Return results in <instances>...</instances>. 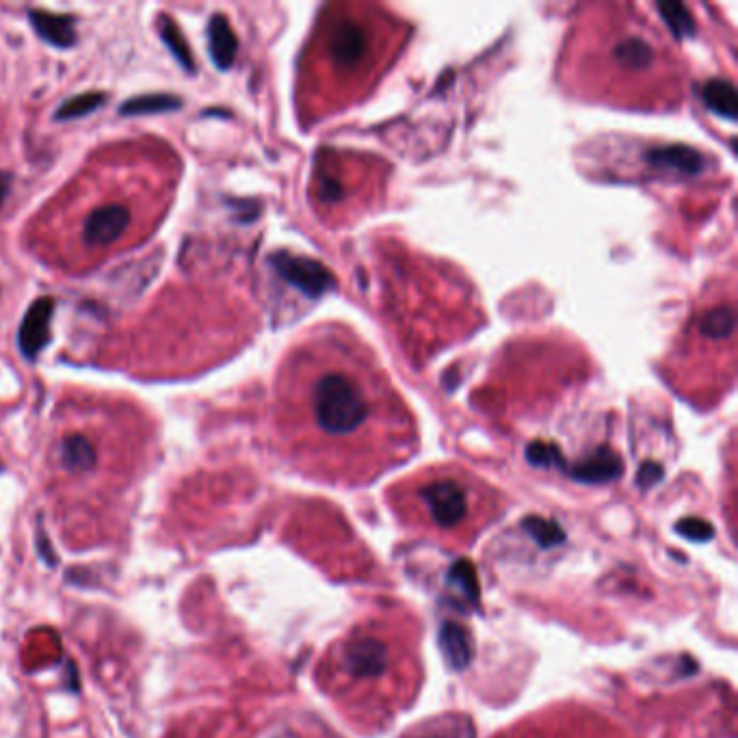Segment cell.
<instances>
[{"mask_svg": "<svg viewBox=\"0 0 738 738\" xmlns=\"http://www.w3.org/2000/svg\"><path fill=\"white\" fill-rule=\"evenodd\" d=\"M291 394L314 453L329 457L332 472L377 470L412 453V412L371 349L345 327H325L303 345Z\"/></svg>", "mask_w": 738, "mask_h": 738, "instance_id": "1", "label": "cell"}, {"mask_svg": "<svg viewBox=\"0 0 738 738\" xmlns=\"http://www.w3.org/2000/svg\"><path fill=\"white\" fill-rule=\"evenodd\" d=\"M568 85L619 107L671 109L684 96V72L663 33L630 7H589L568 39Z\"/></svg>", "mask_w": 738, "mask_h": 738, "instance_id": "2", "label": "cell"}, {"mask_svg": "<svg viewBox=\"0 0 738 738\" xmlns=\"http://www.w3.org/2000/svg\"><path fill=\"white\" fill-rule=\"evenodd\" d=\"M392 18L375 5H336L325 13L312 50L325 109H345L375 87L407 37Z\"/></svg>", "mask_w": 738, "mask_h": 738, "instance_id": "3", "label": "cell"}, {"mask_svg": "<svg viewBox=\"0 0 738 738\" xmlns=\"http://www.w3.org/2000/svg\"><path fill=\"white\" fill-rule=\"evenodd\" d=\"M734 329L736 314L732 297L717 303H708L704 310L697 312L684 332V340L678 345V358L674 364L689 362L702 366L704 358L710 360L713 375L719 384L730 386L734 377Z\"/></svg>", "mask_w": 738, "mask_h": 738, "instance_id": "4", "label": "cell"}, {"mask_svg": "<svg viewBox=\"0 0 738 738\" xmlns=\"http://www.w3.org/2000/svg\"><path fill=\"white\" fill-rule=\"evenodd\" d=\"M412 496L429 526L440 531L461 529L479 511V483L459 472L427 474L414 483Z\"/></svg>", "mask_w": 738, "mask_h": 738, "instance_id": "5", "label": "cell"}, {"mask_svg": "<svg viewBox=\"0 0 738 738\" xmlns=\"http://www.w3.org/2000/svg\"><path fill=\"white\" fill-rule=\"evenodd\" d=\"M336 667L351 684H377L390 674L392 648L373 632L353 635L340 645Z\"/></svg>", "mask_w": 738, "mask_h": 738, "instance_id": "6", "label": "cell"}, {"mask_svg": "<svg viewBox=\"0 0 738 738\" xmlns=\"http://www.w3.org/2000/svg\"><path fill=\"white\" fill-rule=\"evenodd\" d=\"M52 312H55V301H52L50 297H42V299L33 301L29 312L24 314L20 334H18V345H20V351L24 353V358L35 360L48 345Z\"/></svg>", "mask_w": 738, "mask_h": 738, "instance_id": "7", "label": "cell"}, {"mask_svg": "<svg viewBox=\"0 0 738 738\" xmlns=\"http://www.w3.org/2000/svg\"><path fill=\"white\" fill-rule=\"evenodd\" d=\"M130 223V210L122 204H109L96 208L85 221L83 241L91 247H104L115 243Z\"/></svg>", "mask_w": 738, "mask_h": 738, "instance_id": "8", "label": "cell"}, {"mask_svg": "<svg viewBox=\"0 0 738 738\" xmlns=\"http://www.w3.org/2000/svg\"><path fill=\"white\" fill-rule=\"evenodd\" d=\"M29 20L35 33L44 42L57 48H72L76 44V18L63 16V13H50L42 9H31Z\"/></svg>", "mask_w": 738, "mask_h": 738, "instance_id": "9", "label": "cell"}, {"mask_svg": "<svg viewBox=\"0 0 738 738\" xmlns=\"http://www.w3.org/2000/svg\"><path fill=\"white\" fill-rule=\"evenodd\" d=\"M208 46H210V55H213V61H215L217 68L228 70L230 65L234 63L239 42H236V35L232 31V26H230L228 18L223 16V13H215V16L210 18Z\"/></svg>", "mask_w": 738, "mask_h": 738, "instance_id": "10", "label": "cell"}, {"mask_svg": "<svg viewBox=\"0 0 738 738\" xmlns=\"http://www.w3.org/2000/svg\"><path fill=\"white\" fill-rule=\"evenodd\" d=\"M440 643L446 661L453 669H464L472 658V641L466 628H461L455 622H446L440 630Z\"/></svg>", "mask_w": 738, "mask_h": 738, "instance_id": "11", "label": "cell"}, {"mask_svg": "<svg viewBox=\"0 0 738 738\" xmlns=\"http://www.w3.org/2000/svg\"><path fill=\"white\" fill-rule=\"evenodd\" d=\"M182 107V98L171 94H146L126 100L120 113L122 115H148V113H169Z\"/></svg>", "mask_w": 738, "mask_h": 738, "instance_id": "12", "label": "cell"}, {"mask_svg": "<svg viewBox=\"0 0 738 738\" xmlns=\"http://www.w3.org/2000/svg\"><path fill=\"white\" fill-rule=\"evenodd\" d=\"M158 33H161L165 46L171 50V55H174V59L182 65V68L187 72H195L193 55L189 50L187 39H184L182 31L178 29V24L169 16H161V20H158Z\"/></svg>", "mask_w": 738, "mask_h": 738, "instance_id": "13", "label": "cell"}, {"mask_svg": "<svg viewBox=\"0 0 738 738\" xmlns=\"http://www.w3.org/2000/svg\"><path fill=\"white\" fill-rule=\"evenodd\" d=\"M61 459L65 468L74 472H83L94 468L96 464V451L83 436H68L61 444Z\"/></svg>", "mask_w": 738, "mask_h": 738, "instance_id": "14", "label": "cell"}, {"mask_svg": "<svg viewBox=\"0 0 738 738\" xmlns=\"http://www.w3.org/2000/svg\"><path fill=\"white\" fill-rule=\"evenodd\" d=\"M574 474H576L578 479L591 481V483L609 481V479H613V477H617V474H619V461H617V457H615V455L602 451V453H598L596 457L587 459L585 464L578 466V468L574 470Z\"/></svg>", "mask_w": 738, "mask_h": 738, "instance_id": "15", "label": "cell"}, {"mask_svg": "<svg viewBox=\"0 0 738 738\" xmlns=\"http://www.w3.org/2000/svg\"><path fill=\"white\" fill-rule=\"evenodd\" d=\"M104 100H107V96H104L102 91H87V94L74 96L61 104L59 111L55 113V120L65 122V120H76V117H85L89 113L98 111L104 104Z\"/></svg>", "mask_w": 738, "mask_h": 738, "instance_id": "16", "label": "cell"}, {"mask_svg": "<svg viewBox=\"0 0 738 738\" xmlns=\"http://www.w3.org/2000/svg\"><path fill=\"white\" fill-rule=\"evenodd\" d=\"M524 526H526V533H529L539 546H555V544H561L565 539L559 526L544 518H526Z\"/></svg>", "mask_w": 738, "mask_h": 738, "instance_id": "17", "label": "cell"}, {"mask_svg": "<svg viewBox=\"0 0 738 738\" xmlns=\"http://www.w3.org/2000/svg\"><path fill=\"white\" fill-rule=\"evenodd\" d=\"M451 583H455L461 589V593H464V596L470 602L477 604V600H479V583H477V574H474L470 563L464 561V563H457L455 565V568L451 570Z\"/></svg>", "mask_w": 738, "mask_h": 738, "instance_id": "18", "label": "cell"}, {"mask_svg": "<svg viewBox=\"0 0 738 738\" xmlns=\"http://www.w3.org/2000/svg\"><path fill=\"white\" fill-rule=\"evenodd\" d=\"M678 533H682L684 537L693 539V542H708V539H713V535H715L713 526H710L704 520H697V518L682 520L678 524Z\"/></svg>", "mask_w": 738, "mask_h": 738, "instance_id": "19", "label": "cell"}, {"mask_svg": "<svg viewBox=\"0 0 738 738\" xmlns=\"http://www.w3.org/2000/svg\"><path fill=\"white\" fill-rule=\"evenodd\" d=\"M11 174H7V171H0V206H3V202L7 200V195L11 191Z\"/></svg>", "mask_w": 738, "mask_h": 738, "instance_id": "20", "label": "cell"}, {"mask_svg": "<svg viewBox=\"0 0 738 738\" xmlns=\"http://www.w3.org/2000/svg\"><path fill=\"white\" fill-rule=\"evenodd\" d=\"M423 738H448V736H444V734H431V736H423Z\"/></svg>", "mask_w": 738, "mask_h": 738, "instance_id": "21", "label": "cell"}]
</instances>
